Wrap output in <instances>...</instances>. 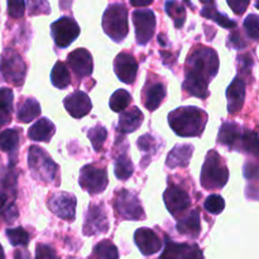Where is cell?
Masks as SVG:
<instances>
[{
    "label": "cell",
    "mask_w": 259,
    "mask_h": 259,
    "mask_svg": "<svg viewBox=\"0 0 259 259\" xmlns=\"http://www.w3.org/2000/svg\"><path fill=\"white\" fill-rule=\"evenodd\" d=\"M219 71V57L212 48L196 46L186 61L182 89L189 95L199 99L209 98V83Z\"/></svg>",
    "instance_id": "1"
},
{
    "label": "cell",
    "mask_w": 259,
    "mask_h": 259,
    "mask_svg": "<svg viewBox=\"0 0 259 259\" xmlns=\"http://www.w3.org/2000/svg\"><path fill=\"white\" fill-rule=\"evenodd\" d=\"M207 123V114L197 106H182L168 114V124L180 137H200Z\"/></svg>",
    "instance_id": "2"
},
{
    "label": "cell",
    "mask_w": 259,
    "mask_h": 259,
    "mask_svg": "<svg viewBox=\"0 0 259 259\" xmlns=\"http://www.w3.org/2000/svg\"><path fill=\"white\" fill-rule=\"evenodd\" d=\"M201 185L207 190H219L227 185L229 171L224 158L217 151H209L201 168Z\"/></svg>",
    "instance_id": "3"
},
{
    "label": "cell",
    "mask_w": 259,
    "mask_h": 259,
    "mask_svg": "<svg viewBox=\"0 0 259 259\" xmlns=\"http://www.w3.org/2000/svg\"><path fill=\"white\" fill-rule=\"evenodd\" d=\"M28 166H29L32 176L35 180L45 184L58 185V168L50 154L43 148L37 146H32L28 149Z\"/></svg>",
    "instance_id": "4"
},
{
    "label": "cell",
    "mask_w": 259,
    "mask_h": 259,
    "mask_svg": "<svg viewBox=\"0 0 259 259\" xmlns=\"http://www.w3.org/2000/svg\"><path fill=\"white\" fill-rule=\"evenodd\" d=\"M103 29L114 42L125 39L129 32L128 9L124 4H113L108 7L103 15Z\"/></svg>",
    "instance_id": "5"
},
{
    "label": "cell",
    "mask_w": 259,
    "mask_h": 259,
    "mask_svg": "<svg viewBox=\"0 0 259 259\" xmlns=\"http://www.w3.org/2000/svg\"><path fill=\"white\" fill-rule=\"evenodd\" d=\"M27 75V66L22 56L12 48H7L3 52L0 60V76L7 82L14 86H22Z\"/></svg>",
    "instance_id": "6"
},
{
    "label": "cell",
    "mask_w": 259,
    "mask_h": 259,
    "mask_svg": "<svg viewBox=\"0 0 259 259\" xmlns=\"http://www.w3.org/2000/svg\"><path fill=\"white\" fill-rule=\"evenodd\" d=\"M114 206L123 219L134 220V222L146 219V214L138 196L128 190L123 189L116 194Z\"/></svg>",
    "instance_id": "7"
},
{
    "label": "cell",
    "mask_w": 259,
    "mask_h": 259,
    "mask_svg": "<svg viewBox=\"0 0 259 259\" xmlns=\"http://www.w3.org/2000/svg\"><path fill=\"white\" fill-rule=\"evenodd\" d=\"M78 184L81 189L88 191L90 195L101 194L108 187V174L105 168H99L94 164H86L80 171Z\"/></svg>",
    "instance_id": "8"
},
{
    "label": "cell",
    "mask_w": 259,
    "mask_h": 259,
    "mask_svg": "<svg viewBox=\"0 0 259 259\" xmlns=\"http://www.w3.org/2000/svg\"><path fill=\"white\" fill-rule=\"evenodd\" d=\"M51 34L57 47L66 48L77 39L80 35V27L71 17H62L52 23Z\"/></svg>",
    "instance_id": "9"
},
{
    "label": "cell",
    "mask_w": 259,
    "mask_h": 259,
    "mask_svg": "<svg viewBox=\"0 0 259 259\" xmlns=\"http://www.w3.org/2000/svg\"><path fill=\"white\" fill-rule=\"evenodd\" d=\"M136 39L139 46H144L152 39L156 30V15L149 9H139L132 14Z\"/></svg>",
    "instance_id": "10"
},
{
    "label": "cell",
    "mask_w": 259,
    "mask_h": 259,
    "mask_svg": "<svg viewBox=\"0 0 259 259\" xmlns=\"http://www.w3.org/2000/svg\"><path fill=\"white\" fill-rule=\"evenodd\" d=\"M109 230V219L103 204L90 205L85 215L82 232L86 237L104 234Z\"/></svg>",
    "instance_id": "11"
},
{
    "label": "cell",
    "mask_w": 259,
    "mask_h": 259,
    "mask_svg": "<svg viewBox=\"0 0 259 259\" xmlns=\"http://www.w3.org/2000/svg\"><path fill=\"white\" fill-rule=\"evenodd\" d=\"M51 211L60 219L73 222L76 218V200L75 195L68 192H55L50 196L47 202Z\"/></svg>",
    "instance_id": "12"
},
{
    "label": "cell",
    "mask_w": 259,
    "mask_h": 259,
    "mask_svg": "<svg viewBox=\"0 0 259 259\" xmlns=\"http://www.w3.org/2000/svg\"><path fill=\"white\" fill-rule=\"evenodd\" d=\"M163 200L167 210L174 217L185 212V210L191 206V199H190L189 194L177 185H169L167 187L163 194Z\"/></svg>",
    "instance_id": "13"
},
{
    "label": "cell",
    "mask_w": 259,
    "mask_h": 259,
    "mask_svg": "<svg viewBox=\"0 0 259 259\" xmlns=\"http://www.w3.org/2000/svg\"><path fill=\"white\" fill-rule=\"evenodd\" d=\"M67 63L77 80L91 76L94 68L93 56L85 48H77V50L70 52L67 56Z\"/></svg>",
    "instance_id": "14"
},
{
    "label": "cell",
    "mask_w": 259,
    "mask_h": 259,
    "mask_svg": "<svg viewBox=\"0 0 259 259\" xmlns=\"http://www.w3.org/2000/svg\"><path fill=\"white\" fill-rule=\"evenodd\" d=\"M114 71L115 75L124 83H133L138 73V62L131 53L121 52L114 60Z\"/></svg>",
    "instance_id": "15"
},
{
    "label": "cell",
    "mask_w": 259,
    "mask_h": 259,
    "mask_svg": "<svg viewBox=\"0 0 259 259\" xmlns=\"http://www.w3.org/2000/svg\"><path fill=\"white\" fill-rule=\"evenodd\" d=\"M63 105H65L67 113L75 119L83 118L93 109V103H91L88 94L80 90L73 91L72 94L66 96L65 100H63Z\"/></svg>",
    "instance_id": "16"
},
{
    "label": "cell",
    "mask_w": 259,
    "mask_h": 259,
    "mask_svg": "<svg viewBox=\"0 0 259 259\" xmlns=\"http://www.w3.org/2000/svg\"><path fill=\"white\" fill-rule=\"evenodd\" d=\"M134 242L143 255H152L162 248L161 238L149 228H141L134 233Z\"/></svg>",
    "instance_id": "17"
},
{
    "label": "cell",
    "mask_w": 259,
    "mask_h": 259,
    "mask_svg": "<svg viewBox=\"0 0 259 259\" xmlns=\"http://www.w3.org/2000/svg\"><path fill=\"white\" fill-rule=\"evenodd\" d=\"M228 100V113L237 114L242 110L245 100V81L244 78L237 76L230 83L227 90Z\"/></svg>",
    "instance_id": "18"
},
{
    "label": "cell",
    "mask_w": 259,
    "mask_h": 259,
    "mask_svg": "<svg viewBox=\"0 0 259 259\" xmlns=\"http://www.w3.org/2000/svg\"><path fill=\"white\" fill-rule=\"evenodd\" d=\"M167 95L166 86L161 81H147L143 90V103L144 106L149 111H154L158 109L162 101L164 100Z\"/></svg>",
    "instance_id": "19"
},
{
    "label": "cell",
    "mask_w": 259,
    "mask_h": 259,
    "mask_svg": "<svg viewBox=\"0 0 259 259\" xmlns=\"http://www.w3.org/2000/svg\"><path fill=\"white\" fill-rule=\"evenodd\" d=\"M20 146V129H5L0 133V149L9 156V167L17 163L18 149Z\"/></svg>",
    "instance_id": "20"
},
{
    "label": "cell",
    "mask_w": 259,
    "mask_h": 259,
    "mask_svg": "<svg viewBox=\"0 0 259 259\" xmlns=\"http://www.w3.org/2000/svg\"><path fill=\"white\" fill-rule=\"evenodd\" d=\"M242 134V128L239 126V124L234 123V121H225L220 126L219 134H218V143L228 147L229 149L238 151Z\"/></svg>",
    "instance_id": "21"
},
{
    "label": "cell",
    "mask_w": 259,
    "mask_h": 259,
    "mask_svg": "<svg viewBox=\"0 0 259 259\" xmlns=\"http://www.w3.org/2000/svg\"><path fill=\"white\" fill-rule=\"evenodd\" d=\"M143 119V113L137 106H132L128 110H124L123 113H120L118 131L123 134L134 133L142 125Z\"/></svg>",
    "instance_id": "22"
},
{
    "label": "cell",
    "mask_w": 259,
    "mask_h": 259,
    "mask_svg": "<svg viewBox=\"0 0 259 259\" xmlns=\"http://www.w3.org/2000/svg\"><path fill=\"white\" fill-rule=\"evenodd\" d=\"M176 228L180 234L186 235L189 238H194V239L199 237L200 232H201L199 210H192V211L184 215L181 219H179Z\"/></svg>",
    "instance_id": "23"
},
{
    "label": "cell",
    "mask_w": 259,
    "mask_h": 259,
    "mask_svg": "<svg viewBox=\"0 0 259 259\" xmlns=\"http://www.w3.org/2000/svg\"><path fill=\"white\" fill-rule=\"evenodd\" d=\"M192 154H194V146H191V144H177L167 156L166 166L168 168L187 167Z\"/></svg>",
    "instance_id": "24"
},
{
    "label": "cell",
    "mask_w": 259,
    "mask_h": 259,
    "mask_svg": "<svg viewBox=\"0 0 259 259\" xmlns=\"http://www.w3.org/2000/svg\"><path fill=\"white\" fill-rule=\"evenodd\" d=\"M56 133V126L50 119L40 118L28 131V138L34 142H48Z\"/></svg>",
    "instance_id": "25"
},
{
    "label": "cell",
    "mask_w": 259,
    "mask_h": 259,
    "mask_svg": "<svg viewBox=\"0 0 259 259\" xmlns=\"http://www.w3.org/2000/svg\"><path fill=\"white\" fill-rule=\"evenodd\" d=\"M40 115V105L34 98H27L18 105L17 119L22 123H30Z\"/></svg>",
    "instance_id": "26"
},
{
    "label": "cell",
    "mask_w": 259,
    "mask_h": 259,
    "mask_svg": "<svg viewBox=\"0 0 259 259\" xmlns=\"http://www.w3.org/2000/svg\"><path fill=\"white\" fill-rule=\"evenodd\" d=\"M14 95L9 88L0 89V128L12 121Z\"/></svg>",
    "instance_id": "27"
},
{
    "label": "cell",
    "mask_w": 259,
    "mask_h": 259,
    "mask_svg": "<svg viewBox=\"0 0 259 259\" xmlns=\"http://www.w3.org/2000/svg\"><path fill=\"white\" fill-rule=\"evenodd\" d=\"M51 82H52L55 88L60 89V90H63V89L70 86V70H68L66 63H63L62 61H57L55 66H53L52 71H51Z\"/></svg>",
    "instance_id": "28"
},
{
    "label": "cell",
    "mask_w": 259,
    "mask_h": 259,
    "mask_svg": "<svg viewBox=\"0 0 259 259\" xmlns=\"http://www.w3.org/2000/svg\"><path fill=\"white\" fill-rule=\"evenodd\" d=\"M201 15L207 19H211L212 22L218 23L220 27L227 28V29H232V28L237 27V23L234 20L229 19L225 14L218 12V9L215 8V5H205L204 9L201 10Z\"/></svg>",
    "instance_id": "29"
},
{
    "label": "cell",
    "mask_w": 259,
    "mask_h": 259,
    "mask_svg": "<svg viewBox=\"0 0 259 259\" xmlns=\"http://www.w3.org/2000/svg\"><path fill=\"white\" fill-rule=\"evenodd\" d=\"M239 152H245V153L253 154V156L259 157V136L255 132L244 131L240 139Z\"/></svg>",
    "instance_id": "30"
},
{
    "label": "cell",
    "mask_w": 259,
    "mask_h": 259,
    "mask_svg": "<svg viewBox=\"0 0 259 259\" xmlns=\"http://www.w3.org/2000/svg\"><path fill=\"white\" fill-rule=\"evenodd\" d=\"M166 12L169 17L174 19L175 27L182 28L186 20V10L185 7L177 0H167L166 2Z\"/></svg>",
    "instance_id": "31"
},
{
    "label": "cell",
    "mask_w": 259,
    "mask_h": 259,
    "mask_svg": "<svg viewBox=\"0 0 259 259\" xmlns=\"http://www.w3.org/2000/svg\"><path fill=\"white\" fill-rule=\"evenodd\" d=\"M134 166L132 163V159L126 156V153L120 154L115 161V167H114V174L116 179L120 181H125L133 175Z\"/></svg>",
    "instance_id": "32"
},
{
    "label": "cell",
    "mask_w": 259,
    "mask_h": 259,
    "mask_svg": "<svg viewBox=\"0 0 259 259\" xmlns=\"http://www.w3.org/2000/svg\"><path fill=\"white\" fill-rule=\"evenodd\" d=\"M131 101V94L126 90H124V89H119V90H116L115 93L111 95L110 101H109V106H110L111 110L115 111V113H123V111L129 106Z\"/></svg>",
    "instance_id": "33"
},
{
    "label": "cell",
    "mask_w": 259,
    "mask_h": 259,
    "mask_svg": "<svg viewBox=\"0 0 259 259\" xmlns=\"http://www.w3.org/2000/svg\"><path fill=\"white\" fill-rule=\"evenodd\" d=\"M189 248L190 244H186V243L180 244V243H175L172 240L167 239L164 249L159 259H182Z\"/></svg>",
    "instance_id": "34"
},
{
    "label": "cell",
    "mask_w": 259,
    "mask_h": 259,
    "mask_svg": "<svg viewBox=\"0 0 259 259\" xmlns=\"http://www.w3.org/2000/svg\"><path fill=\"white\" fill-rule=\"evenodd\" d=\"M94 257L96 259H119L118 248L110 240H101L94 248Z\"/></svg>",
    "instance_id": "35"
},
{
    "label": "cell",
    "mask_w": 259,
    "mask_h": 259,
    "mask_svg": "<svg viewBox=\"0 0 259 259\" xmlns=\"http://www.w3.org/2000/svg\"><path fill=\"white\" fill-rule=\"evenodd\" d=\"M5 235L13 247H27L29 243V234L22 227L9 228L5 230Z\"/></svg>",
    "instance_id": "36"
},
{
    "label": "cell",
    "mask_w": 259,
    "mask_h": 259,
    "mask_svg": "<svg viewBox=\"0 0 259 259\" xmlns=\"http://www.w3.org/2000/svg\"><path fill=\"white\" fill-rule=\"evenodd\" d=\"M88 137L91 141L93 148L95 149L96 152H100L104 143H105L106 137H108V131H106L105 126H103L101 124H96L94 128H91L90 131L88 132Z\"/></svg>",
    "instance_id": "37"
},
{
    "label": "cell",
    "mask_w": 259,
    "mask_h": 259,
    "mask_svg": "<svg viewBox=\"0 0 259 259\" xmlns=\"http://www.w3.org/2000/svg\"><path fill=\"white\" fill-rule=\"evenodd\" d=\"M204 207L207 212L212 215H219L225 209V201L220 195H210L204 202Z\"/></svg>",
    "instance_id": "38"
},
{
    "label": "cell",
    "mask_w": 259,
    "mask_h": 259,
    "mask_svg": "<svg viewBox=\"0 0 259 259\" xmlns=\"http://www.w3.org/2000/svg\"><path fill=\"white\" fill-rule=\"evenodd\" d=\"M137 146L141 149L143 153L149 154V158H152V154H154L158 149V144H157L156 138L153 136H151L149 133L144 134L137 142Z\"/></svg>",
    "instance_id": "39"
},
{
    "label": "cell",
    "mask_w": 259,
    "mask_h": 259,
    "mask_svg": "<svg viewBox=\"0 0 259 259\" xmlns=\"http://www.w3.org/2000/svg\"><path fill=\"white\" fill-rule=\"evenodd\" d=\"M244 29L248 37L252 39H259V15L249 14L244 20Z\"/></svg>",
    "instance_id": "40"
},
{
    "label": "cell",
    "mask_w": 259,
    "mask_h": 259,
    "mask_svg": "<svg viewBox=\"0 0 259 259\" xmlns=\"http://www.w3.org/2000/svg\"><path fill=\"white\" fill-rule=\"evenodd\" d=\"M28 9L30 15L50 14L51 7L47 0H28Z\"/></svg>",
    "instance_id": "41"
},
{
    "label": "cell",
    "mask_w": 259,
    "mask_h": 259,
    "mask_svg": "<svg viewBox=\"0 0 259 259\" xmlns=\"http://www.w3.org/2000/svg\"><path fill=\"white\" fill-rule=\"evenodd\" d=\"M25 2L24 0H8V13L14 19H19L24 15Z\"/></svg>",
    "instance_id": "42"
},
{
    "label": "cell",
    "mask_w": 259,
    "mask_h": 259,
    "mask_svg": "<svg viewBox=\"0 0 259 259\" xmlns=\"http://www.w3.org/2000/svg\"><path fill=\"white\" fill-rule=\"evenodd\" d=\"M34 259H60L56 254L55 249L47 244H37L35 247V258Z\"/></svg>",
    "instance_id": "43"
},
{
    "label": "cell",
    "mask_w": 259,
    "mask_h": 259,
    "mask_svg": "<svg viewBox=\"0 0 259 259\" xmlns=\"http://www.w3.org/2000/svg\"><path fill=\"white\" fill-rule=\"evenodd\" d=\"M227 2L235 14L242 15V14H244V12L247 10L250 0H227Z\"/></svg>",
    "instance_id": "44"
},
{
    "label": "cell",
    "mask_w": 259,
    "mask_h": 259,
    "mask_svg": "<svg viewBox=\"0 0 259 259\" xmlns=\"http://www.w3.org/2000/svg\"><path fill=\"white\" fill-rule=\"evenodd\" d=\"M244 176L252 181H259V164L247 162L244 166Z\"/></svg>",
    "instance_id": "45"
},
{
    "label": "cell",
    "mask_w": 259,
    "mask_h": 259,
    "mask_svg": "<svg viewBox=\"0 0 259 259\" xmlns=\"http://www.w3.org/2000/svg\"><path fill=\"white\" fill-rule=\"evenodd\" d=\"M228 46L233 48H237V50H242V48H244L247 46V43L243 39L239 32H233L229 35V38H228Z\"/></svg>",
    "instance_id": "46"
},
{
    "label": "cell",
    "mask_w": 259,
    "mask_h": 259,
    "mask_svg": "<svg viewBox=\"0 0 259 259\" xmlns=\"http://www.w3.org/2000/svg\"><path fill=\"white\" fill-rule=\"evenodd\" d=\"M18 210L15 207L14 204H10L9 206H7L3 211V218H4L5 223H13L18 218Z\"/></svg>",
    "instance_id": "47"
},
{
    "label": "cell",
    "mask_w": 259,
    "mask_h": 259,
    "mask_svg": "<svg viewBox=\"0 0 259 259\" xmlns=\"http://www.w3.org/2000/svg\"><path fill=\"white\" fill-rule=\"evenodd\" d=\"M182 259H205L204 254H202L201 249L197 247V244H190V248L187 252L185 253L184 258Z\"/></svg>",
    "instance_id": "48"
},
{
    "label": "cell",
    "mask_w": 259,
    "mask_h": 259,
    "mask_svg": "<svg viewBox=\"0 0 259 259\" xmlns=\"http://www.w3.org/2000/svg\"><path fill=\"white\" fill-rule=\"evenodd\" d=\"M238 60H239L240 62V68H242L243 71H249L250 68H252L253 66V61L252 58H250L249 55H243V56H239L238 57Z\"/></svg>",
    "instance_id": "49"
},
{
    "label": "cell",
    "mask_w": 259,
    "mask_h": 259,
    "mask_svg": "<svg viewBox=\"0 0 259 259\" xmlns=\"http://www.w3.org/2000/svg\"><path fill=\"white\" fill-rule=\"evenodd\" d=\"M152 3L153 0H131V4L133 7H148Z\"/></svg>",
    "instance_id": "50"
},
{
    "label": "cell",
    "mask_w": 259,
    "mask_h": 259,
    "mask_svg": "<svg viewBox=\"0 0 259 259\" xmlns=\"http://www.w3.org/2000/svg\"><path fill=\"white\" fill-rule=\"evenodd\" d=\"M8 201V195L7 192H0V212L4 211V207Z\"/></svg>",
    "instance_id": "51"
},
{
    "label": "cell",
    "mask_w": 259,
    "mask_h": 259,
    "mask_svg": "<svg viewBox=\"0 0 259 259\" xmlns=\"http://www.w3.org/2000/svg\"><path fill=\"white\" fill-rule=\"evenodd\" d=\"M14 259H30L29 254L24 250H15L14 253Z\"/></svg>",
    "instance_id": "52"
},
{
    "label": "cell",
    "mask_w": 259,
    "mask_h": 259,
    "mask_svg": "<svg viewBox=\"0 0 259 259\" xmlns=\"http://www.w3.org/2000/svg\"><path fill=\"white\" fill-rule=\"evenodd\" d=\"M73 0H60V7L62 10L70 9L71 5H72Z\"/></svg>",
    "instance_id": "53"
},
{
    "label": "cell",
    "mask_w": 259,
    "mask_h": 259,
    "mask_svg": "<svg viewBox=\"0 0 259 259\" xmlns=\"http://www.w3.org/2000/svg\"><path fill=\"white\" fill-rule=\"evenodd\" d=\"M200 2H201L202 4H205V5H210V4H212V3H214V0H200Z\"/></svg>",
    "instance_id": "54"
},
{
    "label": "cell",
    "mask_w": 259,
    "mask_h": 259,
    "mask_svg": "<svg viewBox=\"0 0 259 259\" xmlns=\"http://www.w3.org/2000/svg\"><path fill=\"white\" fill-rule=\"evenodd\" d=\"M0 259H5V254H4V249H3L2 244H0Z\"/></svg>",
    "instance_id": "55"
},
{
    "label": "cell",
    "mask_w": 259,
    "mask_h": 259,
    "mask_svg": "<svg viewBox=\"0 0 259 259\" xmlns=\"http://www.w3.org/2000/svg\"><path fill=\"white\" fill-rule=\"evenodd\" d=\"M255 8L259 9V0H255Z\"/></svg>",
    "instance_id": "56"
}]
</instances>
